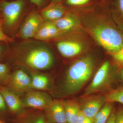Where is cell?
Returning <instances> with one entry per match:
<instances>
[{"label":"cell","instance_id":"20","mask_svg":"<svg viewBox=\"0 0 123 123\" xmlns=\"http://www.w3.org/2000/svg\"><path fill=\"white\" fill-rule=\"evenodd\" d=\"M64 3L63 2V4L69 10L70 8V10L91 6L101 2V0H64Z\"/></svg>","mask_w":123,"mask_h":123},{"label":"cell","instance_id":"30","mask_svg":"<svg viewBox=\"0 0 123 123\" xmlns=\"http://www.w3.org/2000/svg\"><path fill=\"white\" fill-rule=\"evenodd\" d=\"M118 66L119 68V76L120 81H122L123 84V67L119 66L118 65ZM122 86L123 87V86Z\"/></svg>","mask_w":123,"mask_h":123},{"label":"cell","instance_id":"1","mask_svg":"<svg viewBox=\"0 0 123 123\" xmlns=\"http://www.w3.org/2000/svg\"><path fill=\"white\" fill-rule=\"evenodd\" d=\"M82 25L98 44L110 53L123 44V31L115 22L110 5L103 2L73 10Z\"/></svg>","mask_w":123,"mask_h":123},{"label":"cell","instance_id":"36","mask_svg":"<svg viewBox=\"0 0 123 123\" xmlns=\"http://www.w3.org/2000/svg\"></svg>","mask_w":123,"mask_h":123},{"label":"cell","instance_id":"12","mask_svg":"<svg viewBox=\"0 0 123 123\" xmlns=\"http://www.w3.org/2000/svg\"><path fill=\"white\" fill-rule=\"evenodd\" d=\"M69 10L63 2L50 4L40 11V14L45 21H55L63 17Z\"/></svg>","mask_w":123,"mask_h":123},{"label":"cell","instance_id":"9","mask_svg":"<svg viewBox=\"0 0 123 123\" xmlns=\"http://www.w3.org/2000/svg\"><path fill=\"white\" fill-rule=\"evenodd\" d=\"M44 110L46 112L45 117L49 123H67L63 101L52 100Z\"/></svg>","mask_w":123,"mask_h":123},{"label":"cell","instance_id":"7","mask_svg":"<svg viewBox=\"0 0 123 123\" xmlns=\"http://www.w3.org/2000/svg\"><path fill=\"white\" fill-rule=\"evenodd\" d=\"M44 21L40 13L35 11L31 12L21 27L18 37L25 39L34 38Z\"/></svg>","mask_w":123,"mask_h":123},{"label":"cell","instance_id":"28","mask_svg":"<svg viewBox=\"0 0 123 123\" xmlns=\"http://www.w3.org/2000/svg\"><path fill=\"white\" fill-rule=\"evenodd\" d=\"M31 3L35 5L38 7H41L45 1V0H30Z\"/></svg>","mask_w":123,"mask_h":123},{"label":"cell","instance_id":"6","mask_svg":"<svg viewBox=\"0 0 123 123\" xmlns=\"http://www.w3.org/2000/svg\"><path fill=\"white\" fill-rule=\"evenodd\" d=\"M5 86L16 93L31 89V78L22 69L15 70L9 76Z\"/></svg>","mask_w":123,"mask_h":123},{"label":"cell","instance_id":"22","mask_svg":"<svg viewBox=\"0 0 123 123\" xmlns=\"http://www.w3.org/2000/svg\"><path fill=\"white\" fill-rule=\"evenodd\" d=\"M109 54L117 65L123 67V44L122 47L118 51L110 53Z\"/></svg>","mask_w":123,"mask_h":123},{"label":"cell","instance_id":"14","mask_svg":"<svg viewBox=\"0 0 123 123\" xmlns=\"http://www.w3.org/2000/svg\"><path fill=\"white\" fill-rule=\"evenodd\" d=\"M53 22L57 28L63 33L81 25L79 18L73 10H69L63 17Z\"/></svg>","mask_w":123,"mask_h":123},{"label":"cell","instance_id":"27","mask_svg":"<svg viewBox=\"0 0 123 123\" xmlns=\"http://www.w3.org/2000/svg\"><path fill=\"white\" fill-rule=\"evenodd\" d=\"M6 105L5 101L1 94L0 93V112H4L6 110Z\"/></svg>","mask_w":123,"mask_h":123},{"label":"cell","instance_id":"5","mask_svg":"<svg viewBox=\"0 0 123 123\" xmlns=\"http://www.w3.org/2000/svg\"><path fill=\"white\" fill-rule=\"evenodd\" d=\"M25 5L24 0H3L0 3V10L4 20L3 28L9 30L13 28L22 13Z\"/></svg>","mask_w":123,"mask_h":123},{"label":"cell","instance_id":"24","mask_svg":"<svg viewBox=\"0 0 123 123\" xmlns=\"http://www.w3.org/2000/svg\"><path fill=\"white\" fill-rule=\"evenodd\" d=\"M115 123H123V107L120 106L115 111Z\"/></svg>","mask_w":123,"mask_h":123},{"label":"cell","instance_id":"2","mask_svg":"<svg viewBox=\"0 0 123 123\" xmlns=\"http://www.w3.org/2000/svg\"><path fill=\"white\" fill-rule=\"evenodd\" d=\"M94 67V59L90 55L85 56L72 64L64 80V93L69 95L79 92L92 76Z\"/></svg>","mask_w":123,"mask_h":123},{"label":"cell","instance_id":"19","mask_svg":"<svg viewBox=\"0 0 123 123\" xmlns=\"http://www.w3.org/2000/svg\"><path fill=\"white\" fill-rule=\"evenodd\" d=\"M104 96L105 102H117L123 105V87L118 86L108 91Z\"/></svg>","mask_w":123,"mask_h":123},{"label":"cell","instance_id":"35","mask_svg":"<svg viewBox=\"0 0 123 123\" xmlns=\"http://www.w3.org/2000/svg\"></svg>","mask_w":123,"mask_h":123},{"label":"cell","instance_id":"34","mask_svg":"<svg viewBox=\"0 0 123 123\" xmlns=\"http://www.w3.org/2000/svg\"><path fill=\"white\" fill-rule=\"evenodd\" d=\"M2 18V14H1V12L0 10V19H1V18Z\"/></svg>","mask_w":123,"mask_h":123},{"label":"cell","instance_id":"23","mask_svg":"<svg viewBox=\"0 0 123 123\" xmlns=\"http://www.w3.org/2000/svg\"><path fill=\"white\" fill-rule=\"evenodd\" d=\"M4 20L2 18L0 19V41L4 43H12L14 40L5 34L3 31Z\"/></svg>","mask_w":123,"mask_h":123},{"label":"cell","instance_id":"13","mask_svg":"<svg viewBox=\"0 0 123 123\" xmlns=\"http://www.w3.org/2000/svg\"><path fill=\"white\" fill-rule=\"evenodd\" d=\"M63 33L54 22L44 20L34 38L38 40H48L58 37Z\"/></svg>","mask_w":123,"mask_h":123},{"label":"cell","instance_id":"21","mask_svg":"<svg viewBox=\"0 0 123 123\" xmlns=\"http://www.w3.org/2000/svg\"><path fill=\"white\" fill-rule=\"evenodd\" d=\"M10 75L8 65L0 63V85H5Z\"/></svg>","mask_w":123,"mask_h":123},{"label":"cell","instance_id":"8","mask_svg":"<svg viewBox=\"0 0 123 123\" xmlns=\"http://www.w3.org/2000/svg\"><path fill=\"white\" fill-rule=\"evenodd\" d=\"M52 101L50 97L46 93L30 90L27 92L22 102L25 106L45 109Z\"/></svg>","mask_w":123,"mask_h":123},{"label":"cell","instance_id":"11","mask_svg":"<svg viewBox=\"0 0 123 123\" xmlns=\"http://www.w3.org/2000/svg\"><path fill=\"white\" fill-rule=\"evenodd\" d=\"M58 51L62 56L66 57H72L80 54L84 49L82 43L72 39L61 40L57 43Z\"/></svg>","mask_w":123,"mask_h":123},{"label":"cell","instance_id":"15","mask_svg":"<svg viewBox=\"0 0 123 123\" xmlns=\"http://www.w3.org/2000/svg\"><path fill=\"white\" fill-rule=\"evenodd\" d=\"M0 93L3 96L6 105L12 112H18L24 106L22 101L17 93L6 86L0 85Z\"/></svg>","mask_w":123,"mask_h":123},{"label":"cell","instance_id":"29","mask_svg":"<svg viewBox=\"0 0 123 123\" xmlns=\"http://www.w3.org/2000/svg\"><path fill=\"white\" fill-rule=\"evenodd\" d=\"M106 123H115V111H113Z\"/></svg>","mask_w":123,"mask_h":123},{"label":"cell","instance_id":"17","mask_svg":"<svg viewBox=\"0 0 123 123\" xmlns=\"http://www.w3.org/2000/svg\"><path fill=\"white\" fill-rule=\"evenodd\" d=\"M110 7L113 20L123 31V0H111Z\"/></svg>","mask_w":123,"mask_h":123},{"label":"cell","instance_id":"18","mask_svg":"<svg viewBox=\"0 0 123 123\" xmlns=\"http://www.w3.org/2000/svg\"><path fill=\"white\" fill-rule=\"evenodd\" d=\"M32 89L44 90L48 88L49 80L45 75L38 74H32L31 75Z\"/></svg>","mask_w":123,"mask_h":123},{"label":"cell","instance_id":"10","mask_svg":"<svg viewBox=\"0 0 123 123\" xmlns=\"http://www.w3.org/2000/svg\"><path fill=\"white\" fill-rule=\"evenodd\" d=\"M104 96L96 95L89 97L80 105L81 111L85 115L92 119L105 103Z\"/></svg>","mask_w":123,"mask_h":123},{"label":"cell","instance_id":"4","mask_svg":"<svg viewBox=\"0 0 123 123\" xmlns=\"http://www.w3.org/2000/svg\"><path fill=\"white\" fill-rule=\"evenodd\" d=\"M106 61L99 68L82 97L85 98L97 92L111 90L118 86L120 81L118 66L114 61Z\"/></svg>","mask_w":123,"mask_h":123},{"label":"cell","instance_id":"16","mask_svg":"<svg viewBox=\"0 0 123 123\" xmlns=\"http://www.w3.org/2000/svg\"><path fill=\"white\" fill-rule=\"evenodd\" d=\"M66 121L68 123H76L81 111L80 105L74 100L63 101Z\"/></svg>","mask_w":123,"mask_h":123},{"label":"cell","instance_id":"31","mask_svg":"<svg viewBox=\"0 0 123 123\" xmlns=\"http://www.w3.org/2000/svg\"><path fill=\"white\" fill-rule=\"evenodd\" d=\"M64 0H51L50 4H56L62 2Z\"/></svg>","mask_w":123,"mask_h":123},{"label":"cell","instance_id":"26","mask_svg":"<svg viewBox=\"0 0 123 123\" xmlns=\"http://www.w3.org/2000/svg\"><path fill=\"white\" fill-rule=\"evenodd\" d=\"M46 117L43 115H40L34 117L29 123H47Z\"/></svg>","mask_w":123,"mask_h":123},{"label":"cell","instance_id":"33","mask_svg":"<svg viewBox=\"0 0 123 123\" xmlns=\"http://www.w3.org/2000/svg\"><path fill=\"white\" fill-rule=\"evenodd\" d=\"M111 0H101V2L110 5Z\"/></svg>","mask_w":123,"mask_h":123},{"label":"cell","instance_id":"32","mask_svg":"<svg viewBox=\"0 0 123 123\" xmlns=\"http://www.w3.org/2000/svg\"><path fill=\"white\" fill-rule=\"evenodd\" d=\"M4 47L2 44H0V57L2 55L4 50Z\"/></svg>","mask_w":123,"mask_h":123},{"label":"cell","instance_id":"25","mask_svg":"<svg viewBox=\"0 0 123 123\" xmlns=\"http://www.w3.org/2000/svg\"><path fill=\"white\" fill-rule=\"evenodd\" d=\"M76 123H93V120L85 115L80 111Z\"/></svg>","mask_w":123,"mask_h":123},{"label":"cell","instance_id":"3","mask_svg":"<svg viewBox=\"0 0 123 123\" xmlns=\"http://www.w3.org/2000/svg\"><path fill=\"white\" fill-rule=\"evenodd\" d=\"M13 60L21 65L31 69L44 70L52 66L53 55L48 48L43 46L31 47L18 51Z\"/></svg>","mask_w":123,"mask_h":123}]
</instances>
